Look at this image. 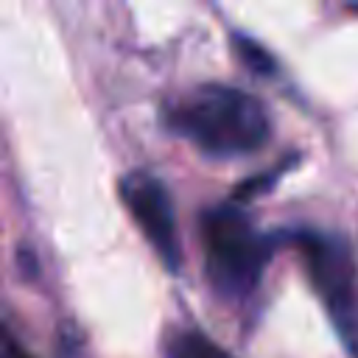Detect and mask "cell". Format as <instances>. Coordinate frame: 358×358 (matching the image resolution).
Masks as SVG:
<instances>
[{"label": "cell", "instance_id": "cell-1", "mask_svg": "<svg viewBox=\"0 0 358 358\" xmlns=\"http://www.w3.org/2000/svg\"><path fill=\"white\" fill-rule=\"evenodd\" d=\"M173 126L213 157H243L268 140L266 106L227 84L193 90L171 115Z\"/></svg>", "mask_w": 358, "mask_h": 358}, {"label": "cell", "instance_id": "cell-4", "mask_svg": "<svg viewBox=\"0 0 358 358\" xmlns=\"http://www.w3.org/2000/svg\"><path fill=\"white\" fill-rule=\"evenodd\" d=\"M310 274L330 305H347L350 299V257L341 246L313 238L305 243Z\"/></svg>", "mask_w": 358, "mask_h": 358}, {"label": "cell", "instance_id": "cell-7", "mask_svg": "<svg viewBox=\"0 0 358 358\" xmlns=\"http://www.w3.org/2000/svg\"><path fill=\"white\" fill-rule=\"evenodd\" d=\"M3 358H34V355H28L20 344H14V341L3 338Z\"/></svg>", "mask_w": 358, "mask_h": 358}, {"label": "cell", "instance_id": "cell-3", "mask_svg": "<svg viewBox=\"0 0 358 358\" xmlns=\"http://www.w3.org/2000/svg\"><path fill=\"white\" fill-rule=\"evenodd\" d=\"M123 204L129 207L131 218L137 221L140 232L151 241L159 257L176 268L179 266V241H176V221L171 210V199L165 187L151 173H129L120 182Z\"/></svg>", "mask_w": 358, "mask_h": 358}, {"label": "cell", "instance_id": "cell-6", "mask_svg": "<svg viewBox=\"0 0 358 358\" xmlns=\"http://www.w3.org/2000/svg\"><path fill=\"white\" fill-rule=\"evenodd\" d=\"M238 56L243 59V64L255 73H274V59L257 45V42H249V39H238Z\"/></svg>", "mask_w": 358, "mask_h": 358}, {"label": "cell", "instance_id": "cell-5", "mask_svg": "<svg viewBox=\"0 0 358 358\" xmlns=\"http://www.w3.org/2000/svg\"><path fill=\"white\" fill-rule=\"evenodd\" d=\"M168 358H232V355L224 347H218L213 338H207L204 333L187 330L171 341Z\"/></svg>", "mask_w": 358, "mask_h": 358}, {"label": "cell", "instance_id": "cell-2", "mask_svg": "<svg viewBox=\"0 0 358 358\" xmlns=\"http://www.w3.org/2000/svg\"><path fill=\"white\" fill-rule=\"evenodd\" d=\"M201 238L213 285L229 296L252 291L266 263V246L249 221L232 207H218L204 215Z\"/></svg>", "mask_w": 358, "mask_h": 358}]
</instances>
